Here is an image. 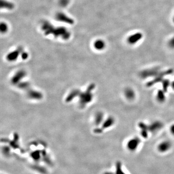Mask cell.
Returning <instances> with one entry per match:
<instances>
[{
	"label": "cell",
	"instance_id": "cell-6",
	"mask_svg": "<svg viewBox=\"0 0 174 174\" xmlns=\"http://www.w3.org/2000/svg\"><path fill=\"white\" fill-rule=\"evenodd\" d=\"M161 73L160 72L158 69H157L155 68H152L150 69L143 71L141 74V77H143V78H147L148 77H153L154 76L157 77L161 74Z\"/></svg>",
	"mask_w": 174,
	"mask_h": 174
},
{
	"label": "cell",
	"instance_id": "cell-4",
	"mask_svg": "<svg viewBox=\"0 0 174 174\" xmlns=\"http://www.w3.org/2000/svg\"><path fill=\"white\" fill-rule=\"evenodd\" d=\"M124 96L129 101H134L136 97V92L133 88L127 87L124 90Z\"/></svg>",
	"mask_w": 174,
	"mask_h": 174
},
{
	"label": "cell",
	"instance_id": "cell-20",
	"mask_svg": "<svg viewBox=\"0 0 174 174\" xmlns=\"http://www.w3.org/2000/svg\"><path fill=\"white\" fill-rule=\"evenodd\" d=\"M172 20H173V23H174V17H173V19H172Z\"/></svg>",
	"mask_w": 174,
	"mask_h": 174
},
{
	"label": "cell",
	"instance_id": "cell-8",
	"mask_svg": "<svg viewBox=\"0 0 174 174\" xmlns=\"http://www.w3.org/2000/svg\"><path fill=\"white\" fill-rule=\"evenodd\" d=\"M166 92L163 89L159 90L157 92L156 100L159 103H163L166 101Z\"/></svg>",
	"mask_w": 174,
	"mask_h": 174
},
{
	"label": "cell",
	"instance_id": "cell-12",
	"mask_svg": "<svg viewBox=\"0 0 174 174\" xmlns=\"http://www.w3.org/2000/svg\"><path fill=\"white\" fill-rule=\"evenodd\" d=\"M95 47L98 50H102L105 48L106 44L103 40H99L97 41L95 44Z\"/></svg>",
	"mask_w": 174,
	"mask_h": 174
},
{
	"label": "cell",
	"instance_id": "cell-14",
	"mask_svg": "<svg viewBox=\"0 0 174 174\" xmlns=\"http://www.w3.org/2000/svg\"><path fill=\"white\" fill-rule=\"evenodd\" d=\"M116 172L115 174H126L122 169V165L120 162H118L117 164L116 167Z\"/></svg>",
	"mask_w": 174,
	"mask_h": 174
},
{
	"label": "cell",
	"instance_id": "cell-15",
	"mask_svg": "<svg viewBox=\"0 0 174 174\" xmlns=\"http://www.w3.org/2000/svg\"><path fill=\"white\" fill-rule=\"evenodd\" d=\"M168 46L171 49H174V36L172 37L168 41Z\"/></svg>",
	"mask_w": 174,
	"mask_h": 174
},
{
	"label": "cell",
	"instance_id": "cell-19",
	"mask_svg": "<svg viewBox=\"0 0 174 174\" xmlns=\"http://www.w3.org/2000/svg\"><path fill=\"white\" fill-rule=\"evenodd\" d=\"M171 86L172 89L174 90V81H173V82L171 83Z\"/></svg>",
	"mask_w": 174,
	"mask_h": 174
},
{
	"label": "cell",
	"instance_id": "cell-16",
	"mask_svg": "<svg viewBox=\"0 0 174 174\" xmlns=\"http://www.w3.org/2000/svg\"><path fill=\"white\" fill-rule=\"evenodd\" d=\"M3 152L4 155H8L10 153V149L8 147H4L3 148Z\"/></svg>",
	"mask_w": 174,
	"mask_h": 174
},
{
	"label": "cell",
	"instance_id": "cell-9",
	"mask_svg": "<svg viewBox=\"0 0 174 174\" xmlns=\"http://www.w3.org/2000/svg\"><path fill=\"white\" fill-rule=\"evenodd\" d=\"M115 123V119L112 116L109 117L104 122L103 125V128L104 129L109 128L112 126Z\"/></svg>",
	"mask_w": 174,
	"mask_h": 174
},
{
	"label": "cell",
	"instance_id": "cell-7",
	"mask_svg": "<svg viewBox=\"0 0 174 174\" xmlns=\"http://www.w3.org/2000/svg\"><path fill=\"white\" fill-rule=\"evenodd\" d=\"M139 129L140 131V134L143 138L146 139L149 136L150 131H149V124H147L144 122H140L138 124Z\"/></svg>",
	"mask_w": 174,
	"mask_h": 174
},
{
	"label": "cell",
	"instance_id": "cell-3",
	"mask_svg": "<svg viewBox=\"0 0 174 174\" xmlns=\"http://www.w3.org/2000/svg\"><path fill=\"white\" fill-rule=\"evenodd\" d=\"M164 124L161 121L155 120L149 124L150 133H156L163 129Z\"/></svg>",
	"mask_w": 174,
	"mask_h": 174
},
{
	"label": "cell",
	"instance_id": "cell-5",
	"mask_svg": "<svg viewBox=\"0 0 174 174\" xmlns=\"http://www.w3.org/2000/svg\"><path fill=\"white\" fill-rule=\"evenodd\" d=\"M172 147V143L168 140H164L158 145L157 150L160 153H165L169 151Z\"/></svg>",
	"mask_w": 174,
	"mask_h": 174
},
{
	"label": "cell",
	"instance_id": "cell-17",
	"mask_svg": "<svg viewBox=\"0 0 174 174\" xmlns=\"http://www.w3.org/2000/svg\"><path fill=\"white\" fill-rule=\"evenodd\" d=\"M169 130H170V133L174 136V123L172 124V125L170 126Z\"/></svg>",
	"mask_w": 174,
	"mask_h": 174
},
{
	"label": "cell",
	"instance_id": "cell-11",
	"mask_svg": "<svg viewBox=\"0 0 174 174\" xmlns=\"http://www.w3.org/2000/svg\"><path fill=\"white\" fill-rule=\"evenodd\" d=\"M161 82H162V84H163V85H162L163 88H162V89L165 92H166L168 90V88H169V87L171 86V83L170 82L169 80L167 79H163Z\"/></svg>",
	"mask_w": 174,
	"mask_h": 174
},
{
	"label": "cell",
	"instance_id": "cell-2",
	"mask_svg": "<svg viewBox=\"0 0 174 174\" xmlns=\"http://www.w3.org/2000/svg\"><path fill=\"white\" fill-rule=\"evenodd\" d=\"M143 34L141 32H136L130 35L126 39L127 43L129 45L134 46L141 41L143 38Z\"/></svg>",
	"mask_w": 174,
	"mask_h": 174
},
{
	"label": "cell",
	"instance_id": "cell-13",
	"mask_svg": "<svg viewBox=\"0 0 174 174\" xmlns=\"http://www.w3.org/2000/svg\"><path fill=\"white\" fill-rule=\"evenodd\" d=\"M30 156L35 161H38L41 157V152L39 150H35L32 152L30 154Z\"/></svg>",
	"mask_w": 174,
	"mask_h": 174
},
{
	"label": "cell",
	"instance_id": "cell-1",
	"mask_svg": "<svg viewBox=\"0 0 174 174\" xmlns=\"http://www.w3.org/2000/svg\"><path fill=\"white\" fill-rule=\"evenodd\" d=\"M141 140L138 136H134L127 141L126 148L130 151H135L139 147Z\"/></svg>",
	"mask_w": 174,
	"mask_h": 174
},
{
	"label": "cell",
	"instance_id": "cell-10",
	"mask_svg": "<svg viewBox=\"0 0 174 174\" xmlns=\"http://www.w3.org/2000/svg\"><path fill=\"white\" fill-rule=\"evenodd\" d=\"M31 167L34 169L35 171H37V172H39V173H41V174H46L47 173V171L46 169L44 167H43L42 166H37V165H33L31 166Z\"/></svg>",
	"mask_w": 174,
	"mask_h": 174
},
{
	"label": "cell",
	"instance_id": "cell-18",
	"mask_svg": "<svg viewBox=\"0 0 174 174\" xmlns=\"http://www.w3.org/2000/svg\"><path fill=\"white\" fill-rule=\"evenodd\" d=\"M104 174H115V173L111 172H106L104 173Z\"/></svg>",
	"mask_w": 174,
	"mask_h": 174
}]
</instances>
